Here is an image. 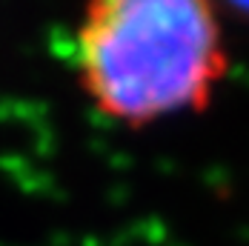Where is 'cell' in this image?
<instances>
[{
    "instance_id": "cell-1",
    "label": "cell",
    "mask_w": 249,
    "mask_h": 246,
    "mask_svg": "<svg viewBox=\"0 0 249 246\" xmlns=\"http://www.w3.org/2000/svg\"><path fill=\"white\" fill-rule=\"evenodd\" d=\"M72 63L103 121L149 129L209 109L232 49L218 0H86Z\"/></svg>"
}]
</instances>
